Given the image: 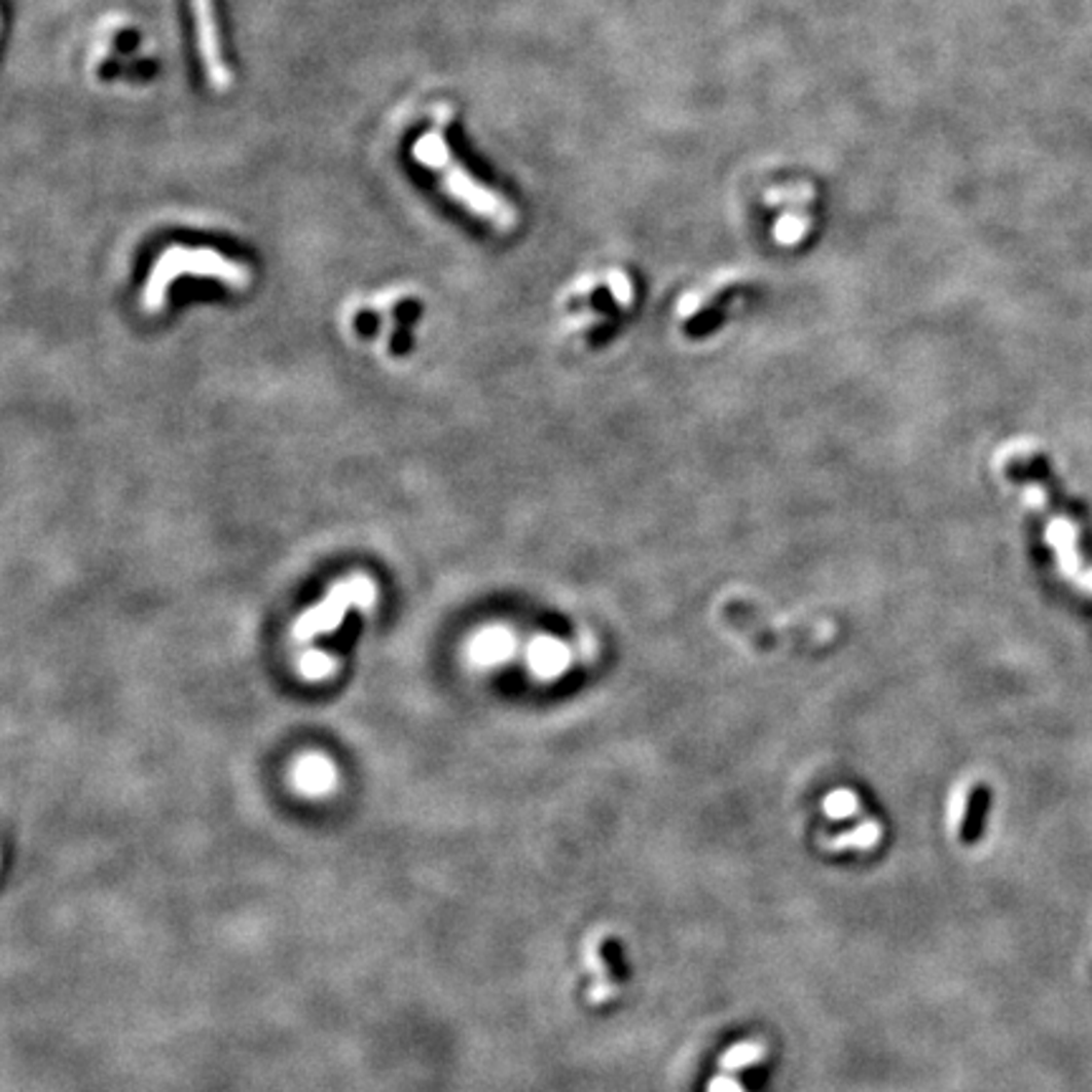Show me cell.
I'll return each mask as SVG.
<instances>
[{
  "label": "cell",
  "mask_w": 1092,
  "mask_h": 1092,
  "mask_svg": "<svg viewBox=\"0 0 1092 1092\" xmlns=\"http://www.w3.org/2000/svg\"><path fill=\"white\" fill-rule=\"evenodd\" d=\"M412 157L417 159V165L433 170L438 175L440 187L448 197H453L461 208H466L468 213H473L476 218L488 220L494 228L499 230H514L518 223L516 208L511 206L506 197H501L499 192L485 187L481 180L473 178L466 168L456 159V154L450 152L448 140L438 130L425 132L412 145Z\"/></svg>",
  "instance_id": "6da1fadb"
},
{
  "label": "cell",
  "mask_w": 1092,
  "mask_h": 1092,
  "mask_svg": "<svg viewBox=\"0 0 1092 1092\" xmlns=\"http://www.w3.org/2000/svg\"><path fill=\"white\" fill-rule=\"evenodd\" d=\"M182 276H201V279H215L230 289H246L251 284V268L246 263L225 258L223 253L213 248H187V246H170L154 261L150 276L145 281L142 291V308L147 314L159 312L168 301V291L175 281Z\"/></svg>",
  "instance_id": "7a4b0ae2"
},
{
  "label": "cell",
  "mask_w": 1092,
  "mask_h": 1092,
  "mask_svg": "<svg viewBox=\"0 0 1092 1092\" xmlns=\"http://www.w3.org/2000/svg\"><path fill=\"white\" fill-rule=\"evenodd\" d=\"M374 599H377V587H374V582L369 577L352 575L347 579H339V582L329 589V594L322 603H317L312 610H306L303 615L296 617V643H308V640L334 632L352 607L369 610V607L374 605Z\"/></svg>",
  "instance_id": "3957f363"
},
{
  "label": "cell",
  "mask_w": 1092,
  "mask_h": 1092,
  "mask_svg": "<svg viewBox=\"0 0 1092 1092\" xmlns=\"http://www.w3.org/2000/svg\"><path fill=\"white\" fill-rule=\"evenodd\" d=\"M192 26H195V46L206 79L215 92H228L233 86V74L225 64L223 46H220L218 15H215L213 0H190Z\"/></svg>",
  "instance_id": "277c9868"
},
{
  "label": "cell",
  "mask_w": 1092,
  "mask_h": 1092,
  "mask_svg": "<svg viewBox=\"0 0 1092 1092\" xmlns=\"http://www.w3.org/2000/svg\"><path fill=\"white\" fill-rule=\"evenodd\" d=\"M336 779V766L334 761L324 754H303L294 761L291 766V781H294L296 792H301L303 797H327L334 792Z\"/></svg>",
  "instance_id": "5b68a950"
},
{
  "label": "cell",
  "mask_w": 1092,
  "mask_h": 1092,
  "mask_svg": "<svg viewBox=\"0 0 1092 1092\" xmlns=\"http://www.w3.org/2000/svg\"><path fill=\"white\" fill-rule=\"evenodd\" d=\"M514 653V635L506 627H485L468 645V655L476 665H496Z\"/></svg>",
  "instance_id": "8992f818"
},
{
  "label": "cell",
  "mask_w": 1092,
  "mask_h": 1092,
  "mask_svg": "<svg viewBox=\"0 0 1092 1092\" xmlns=\"http://www.w3.org/2000/svg\"><path fill=\"white\" fill-rule=\"evenodd\" d=\"M529 663L542 678H554L570 663V650L554 638H537L529 648Z\"/></svg>",
  "instance_id": "52a82bcc"
},
{
  "label": "cell",
  "mask_w": 1092,
  "mask_h": 1092,
  "mask_svg": "<svg viewBox=\"0 0 1092 1092\" xmlns=\"http://www.w3.org/2000/svg\"><path fill=\"white\" fill-rule=\"evenodd\" d=\"M809 228H812V218H809V215L794 213V211L785 213L779 220H776L774 239L779 241L781 246H797V243L809 233Z\"/></svg>",
  "instance_id": "ba28073f"
},
{
  "label": "cell",
  "mask_w": 1092,
  "mask_h": 1092,
  "mask_svg": "<svg viewBox=\"0 0 1092 1092\" xmlns=\"http://www.w3.org/2000/svg\"><path fill=\"white\" fill-rule=\"evenodd\" d=\"M766 206H797L804 208L814 201V187L809 182H797L787 187H771L764 195Z\"/></svg>",
  "instance_id": "9c48e42d"
},
{
  "label": "cell",
  "mask_w": 1092,
  "mask_h": 1092,
  "mask_svg": "<svg viewBox=\"0 0 1092 1092\" xmlns=\"http://www.w3.org/2000/svg\"><path fill=\"white\" fill-rule=\"evenodd\" d=\"M299 670L306 681H327L336 672V658L324 650H306L299 658Z\"/></svg>",
  "instance_id": "30bf717a"
},
{
  "label": "cell",
  "mask_w": 1092,
  "mask_h": 1092,
  "mask_svg": "<svg viewBox=\"0 0 1092 1092\" xmlns=\"http://www.w3.org/2000/svg\"><path fill=\"white\" fill-rule=\"evenodd\" d=\"M610 289L612 294H615V299L620 303H630L632 301V286H630V279H627L622 271H612L610 274Z\"/></svg>",
  "instance_id": "8fae6325"
}]
</instances>
